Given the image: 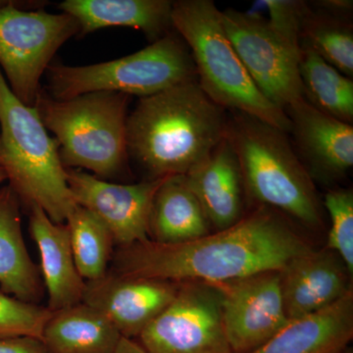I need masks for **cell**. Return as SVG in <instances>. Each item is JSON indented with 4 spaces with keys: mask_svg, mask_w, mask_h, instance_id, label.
<instances>
[{
    "mask_svg": "<svg viewBox=\"0 0 353 353\" xmlns=\"http://www.w3.org/2000/svg\"><path fill=\"white\" fill-rule=\"evenodd\" d=\"M311 250L285 216L259 205L234 226L196 240L171 245L148 240L119 246L111 271L173 283L220 284L281 271Z\"/></svg>",
    "mask_w": 353,
    "mask_h": 353,
    "instance_id": "1",
    "label": "cell"
},
{
    "mask_svg": "<svg viewBox=\"0 0 353 353\" xmlns=\"http://www.w3.org/2000/svg\"><path fill=\"white\" fill-rule=\"evenodd\" d=\"M228 111L211 101L197 81L141 97L128 115L130 159L148 180L185 176L226 137Z\"/></svg>",
    "mask_w": 353,
    "mask_h": 353,
    "instance_id": "2",
    "label": "cell"
},
{
    "mask_svg": "<svg viewBox=\"0 0 353 353\" xmlns=\"http://www.w3.org/2000/svg\"><path fill=\"white\" fill-rule=\"evenodd\" d=\"M228 113L226 137L238 157L245 194L304 226H321L314 181L287 132L248 114Z\"/></svg>",
    "mask_w": 353,
    "mask_h": 353,
    "instance_id": "3",
    "label": "cell"
},
{
    "mask_svg": "<svg viewBox=\"0 0 353 353\" xmlns=\"http://www.w3.org/2000/svg\"><path fill=\"white\" fill-rule=\"evenodd\" d=\"M122 92H90L57 101L39 92L34 108L48 131L54 134L66 169H85L102 180L129 171L128 108Z\"/></svg>",
    "mask_w": 353,
    "mask_h": 353,
    "instance_id": "4",
    "label": "cell"
},
{
    "mask_svg": "<svg viewBox=\"0 0 353 353\" xmlns=\"http://www.w3.org/2000/svg\"><path fill=\"white\" fill-rule=\"evenodd\" d=\"M172 25L192 53L197 83L228 112L248 114L290 134L285 110L257 88L228 39L221 11L211 0H176Z\"/></svg>",
    "mask_w": 353,
    "mask_h": 353,
    "instance_id": "5",
    "label": "cell"
},
{
    "mask_svg": "<svg viewBox=\"0 0 353 353\" xmlns=\"http://www.w3.org/2000/svg\"><path fill=\"white\" fill-rule=\"evenodd\" d=\"M0 167L9 187L28 208L38 206L55 223H65L77 204L55 139L38 111L11 92L0 70Z\"/></svg>",
    "mask_w": 353,
    "mask_h": 353,
    "instance_id": "6",
    "label": "cell"
},
{
    "mask_svg": "<svg viewBox=\"0 0 353 353\" xmlns=\"http://www.w3.org/2000/svg\"><path fill=\"white\" fill-rule=\"evenodd\" d=\"M46 74L57 101L97 92L145 97L197 81L192 53L173 31L128 57L85 66L50 65Z\"/></svg>",
    "mask_w": 353,
    "mask_h": 353,
    "instance_id": "7",
    "label": "cell"
},
{
    "mask_svg": "<svg viewBox=\"0 0 353 353\" xmlns=\"http://www.w3.org/2000/svg\"><path fill=\"white\" fill-rule=\"evenodd\" d=\"M79 34L69 14L24 11L9 2L0 6V70L21 102L34 108L55 53Z\"/></svg>",
    "mask_w": 353,
    "mask_h": 353,
    "instance_id": "8",
    "label": "cell"
},
{
    "mask_svg": "<svg viewBox=\"0 0 353 353\" xmlns=\"http://www.w3.org/2000/svg\"><path fill=\"white\" fill-rule=\"evenodd\" d=\"M148 353H233L223 322L217 285L178 283L172 303L139 336Z\"/></svg>",
    "mask_w": 353,
    "mask_h": 353,
    "instance_id": "9",
    "label": "cell"
},
{
    "mask_svg": "<svg viewBox=\"0 0 353 353\" xmlns=\"http://www.w3.org/2000/svg\"><path fill=\"white\" fill-rule=\"evenodd\" d=\"M221 20L241 63L267 99L285 110L303 99L301 52L290 48L266 18L228 8L221 11Z\"/></svg>",
    "mask_w": 353,
    "mask_h": 353,
    "instance_id": "10",
    "label": "cell"
},
{
    "mask_svg": "<svg viewBox=\"0 0 353 353\" xmlns=\"http://www.w3.org/2000/svg\"><path fill=\"white\" fill-rule=\"evenodd\" d=\"M214 285L220 290L223 322L233 353L257 350L290 322L283 303L280 271Z\"/></svg>",
    "mask_w": 353,
    "mask_h": 353,
    "instance_id": "11",
    "label": "cell"
},
{
    "mask_svg": "<svg viewBox=\"0 0 353 353\" xmlns=\"http://www.w3.org/2000/svg\"><path fill=\"white\" fill-rule=\"evenodd\" d=\"M66 174L77 205L94 213L108 228L118 248L150 240L153 199L166 176L137 183H117L78 169H66Z\"/></svg>",
    "mask_w": 353,
    "mask_h": 353,
    "instance_id": "12",
    "label": "cell"
},
{
    "mask_svg": "<svg viewBox=\"0 0 353 353\" xmlns=\"http://www.w3.org/2000/svg\"><path fill=\"white\" fill-rule=\"evenodd\" d=\"M178 283L108 272L85 282L83 301L101 312L125 338H139L176 296Z\"/></svg>",
    "mask_w": 353,
    "mask_h": 353,
    "instance_id": "13",
    "label": "cell"
},
{
    "mask_svg": "<svg viewBox=\"0 0 353 353\" xmlns=\"http://www.w3.org/2000/svg\"><path fill=\"white\" fill-rule=\"evenodd\" d=\"M294 150L312 180H341L353 166V127L313 108L305 99L285 109Z\"/></svg>",
    "mask_w": 353,
    "mask_h": 353,
    "instance_id": "14",
    "label": "cell"
},
{
    "mask_svg": "<svg viewBox=\"0 0 353 353\" xmlns=\"http://www.w3.org/2000/svg\"><path fill=\"white\" fill-rule=\"evenodd\" d=\"M281 290L288 320L331 305L352 289V274L329 248L299 255L280 271Z\"/></svg>",
    "mask_w": 353,
    "mask_h": 353,
    "instance_id": "15",
    "label": "cell"
},
{
    "mask_svg": "<svg viewBox=\"0 0 353 353\" xmlns=\"http://www.w3.org/2000/svg\"><path fill=\"white\" fill-rule=\"evenodd\" d=\"M185 178L211 227L221 231L243 219L245 185L238 157L227 137Z\"/></svg>",
    "mask_w": 353,
    "mask_h": 353,
    "instance_id": "16",
    "label": "cell"
},
{
    "mask_svg": "<svg viewBox=\"0 0 353 353\" xmlns=\"http://www.w3.org/2000/svg\"><path fill=\"white\" fill-rule=\"evenodd\" d=\"M30 232L38 246L50 311L83 303L85 281L79 273L66 223H55L38 206L29 208Z\"/></svg>",
    "mask_w": 353,
    "mask_h": 353,
    "instance_id": "17",
    "label": "cell"
},
{
    "mask_svg": "<svg viewBox=\"0 0 353 353\" xmlns=\"http://www.w3.org/2000/svg\"><path fill=\"white\" fill-rule=\"evenodd\" d=\"M353 338V290L338 301L290 322L248 353H343Z\"/></svg>",
    "mask_w": 353,
    "mask_h": 353,
    "instance_id": "18",
    "label": "cell"
},
{
    "mask_svg": "<svg viewBox=\"0 0 353 353\" xmlns=\"http://www.w3.org/2000/svg\"><path fill=\"white\" fill-rule=\"evenodd\" d=\"M170 0H65L58 6L75 18L80 36L109 27H126L143 32L155 41L172 32Z\"/></svg>",
    "mask_w": 353,
    "mask_h": 353,
    "instance_id": "19",
    "label": "cell"
},
{
    "mask_svg": "<svg viewBox=\"0 0 353 353\" xmlns=\"http://www.w3.org/2000/svg\"><path fill=\"white\" fill-rule=\"evenodd\" d=\"M20 201L9 185L0 188V290L39 304L43 284L23 236Z\"/></svg>",
    "mask_w": 353,
    "mask_h": 353,
    "instance_id": "20",
    "label": "cell"
},
{
    "mask_svg": "<svg viewBox=\"0 0 353 353\" xmlns=\"http://www.w3.org/2000/svg\"><path fill=\"white\" fill-rule=\"evenodd\" d=\"M211 233V225L185 176L164 179L153 199L148 225L150 240L181 243Z\"/></svg>",
    "mask_w": 353,
    "mask_h": 353,
    "instance_id": "21",
    "label": "cell"
},
{
    "mask_svg": "<svg viewBox=\"0 0 353 353\" xmlns=\"http://www.w3.org/2000/svg\"><path fill=\"white\" fill-rule=\"evenodd\" d=\"M122 338L105 316L83 301L53 311L41 334L53 353H113Z\"/></svg>",
    "mask_w": 353,
    "mask_h": 353,
    "instance_id": "22",
    "label": "cell"
},
{
    "mask_svg": "<svg viewBox=\"0 0 353 353\" xmlns=\"http://www.w3.org/2000/svg\"><path fill=\"white\" fill-rule=\"evenodd\" d=\"M299 70L303 99L321 112L352 125V79L343 75L303 44Z\"/></svg>",
    "mask_w": 353,
    "mask_h": 353,
    "instance_id": "23",
    "label": "cell"
},
{
    "mask_svg": "<svg viewBox=\"0 0 353 353\" xmlns=\"http://www.w3.org/2000/svg\"><path fill=\"white\" fill-rule=\"evenodd\" d=\"M72 250L79 273L85 282L108 273L112 260L114 239L108 228L94 213L76 205L66 219Z\"/></svg>",
    "mask_w": 353,
    "mask_h": 353,
    "instance_id": "24",
    "label": "cell"
},
{
    "mask_svg": "<svg viewBox=\"0 0 353 353\" xmlns=\"http://www.w3.org/2000/svg\"><path fill=\"white\" fill-rule=\"evenodd\" d=\"M301 44L311 48L343 75L352 79V18L330 15L310 6L301 29Z\"/></svg>",
    "mask_w": 353,
    "mask_h": 353,
    "instance_id": "25",
    "label": "cell"
},
{
    "mask_svg": "<svg viewBox=\"0 0 353 353\" xmlns=\"http://www.w3.org/2000/svg\"><path fill=\"white\" fill-rule=\"evenodd\" d=\"M325 208L328 211L331 228L327 248L338 254L353 274V192L336 189L327 192Z\"/></svg>",
    "mask_w": 353,
    "mask_h": 353,
    "instance_id": "26",
    "label": "cell"
},
{
    "mask_svg": "<svg viewBox=\"0 0 353 353\" xmlns=\"http://www.w3.org/2000/svg\"><path fill=\"white\" fill-rule=\"evenodd\" d=\"M51 313L46 306L25 303L0 290V340L21 336L41 339Z\"/></svg>",
    "mask_w": 353,
    "mask_h": 353,
    "instance_id": "27",
    "label": "cell"
},
{
    "mask_svg": "<svg viewBox=\"0 0 353 353\" xmlns=\"http://www.w3.org/2000/svg\"><path fill=\"white\" fill-rule=\"evenodd\" d=\"M268 12L271 29L292 50L301 52V34L310 10L309 2L301 0H263L257 2Z\"/></svg>",
    "mask_w": 353,
    "mask_h": 353,
    "instance_id": "28",
    "label": "cell"
},
{
    "mask_svg": "<svg viewBox=\"0 0 353 353\" xmlns=\"http://www.w3.org/2000/svg\"><path fill=\"white\" fill-rule=\"evenodd\" d=\"M0 353H53L41 339L21 336L0 340Z\"/></svg>",
    "mask_w": 353,
    "mask_h": 353,
    "instance_id": "29",
    "label": "cell"
},
{
    "mask_svg": "<svg viewBox=\"0 0 353 353\" xmlns=\"http://www.w3.org/2000/svg\"><path fill=\"white\" fill-rule=\"evenodd\" d=\"M310 6L330 15L352 18V0H320V1L311 2Z\"/></svg>",
    "mask_w": 353,
    "mask_h": 353,
    "instance_id": "30",
    "label": "cell"
},
{
    "mask_svg": "<svg viewBox=\"0 0 353 353\" xmlns=\"http://www.w3.org/2000/svg\"><path fill=\"white\" fill-rule=\"evenodd\" d=\"M113 353H148L146 352L143 345L132 339L125 338L121 339L119 345Z\"/></svg>",
    "mask_w": 353,
    "mask_h": 353,
    "instance_id": "31",
    "label": "cell"
},
{
    "mask_svg": "<svg viewBox=\"0 0 353 353\" xmlns=\"http://www.w3.org/2000/svg\"><path fill=\"white\" fill-rule=\"evenodd\" d=\"M4 181H6V175L4 173L3 169L0 167V183H3Z\"/></svg>",
    "mask_w": 353,
    "mask_h": 353,
    "instance_id": "32",
    "label": "cell"
},
{
    "mask_svg": "<svg viewBox=\"0 0 353 353\" xmlns=\"http://www.w3.org/2000/svg\"><path fill=\"white\" fill-rule=\"evenodd\" d=\"M343 353H352V352H350V350H348V348H347V350H345V352H343Z\"/></svg>",
    "mask_w": 353,
    "mask_h": 353,
    "instance_id": "33",
    "label": "cell"
},
{
    "mask_svg": "<svg viewBox=\"0 0 353 353\" xmlns=\"http://www.w3.org/2000/svg\"><path fill=\"white\" fill-rule=\"evenodd\" d=\"M3 3H6L4 1H0V6H3Z\"/></svg>",
    "mask_w": 353,
    "mask_h": 353,
    "instance_id": "34",
    "label": "cell"
}]
</instances>
